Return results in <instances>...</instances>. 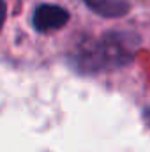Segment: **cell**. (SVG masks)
<instances>
[{"label":"cell","mask_w":150,"mask_h":152,"mask_svg":"<svg viewBox=\"0 0 150 152\" xmlns=\"http://www.w3.org/2000/svg\"><path fill=\"white\" fill-rule=\"evenodd\" d=\"M74 66L85 73L117 69L131 62L133 48L129 36L110 34L99 41H85L73 55Z\"/></svg>","instance_id":"cell-1"},{"label":"cell","mask_w":150,"mask_h":152,"mask_svg":"<svg viewBox=\"0 0 150 152\" xmlns=\"http://www.w3.org/2000/svg\"><path fill=\"white\" fill-rule=\"evenodd\" d=\"M32 21H34V27L39 32H51V30L62 28L69 21V12L64 7L44 4V5H39L36 9Z\"/></svg>","instance_id":"cell-2"},{"label":"cell","mask_w":150,"mask_h":152,"mask_svg":"<svg viewBox=\"0 0 150 152\" xmlns=\"http://www.w3.org/2000/svg\"><path fill=\"white\" fill-rule=\"evenodd\" d=\"M85 4L104 18H120L131 9L129 0H85Z\"/></svg>","instance_id":"cell-3"},{"label":"cell","mask_w":150,"mask_h":152,"mask_svg":"<svg viewBox=\"0 0 150 152\" xmlns=\"http://www.w3.org/2000/svg\"><path fill=\"white\" fill-rule=\"evenodd\" d=\"M5 12H7V5H5L4 0H0V28H2V25L5 21Z\"/></svg>","instance_id":"cell-4"},{"label":"cell","mask_w":150,"mask_h":152,"mask_svg":"<svg viewBox=\"0 0 150 152\" xmlns=\"http://www.w3.org/2000/svg\"><path fill=\"white\" fill-rule=\"evenodd\" d=\"M145 117H147V120H149V124H150V110H147V113H145Z\"/></svg>","instance_id":"cell-5"}]
</instances>
